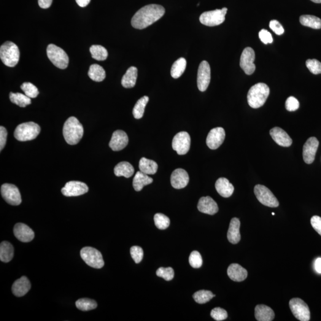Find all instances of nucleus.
Here are the masks:
<instances>
[{
  "label": "nucleus",
  "mask_w": 321,
  "mask_h": 321,
  "mask_svg": "<svg viewBox=\"0 0 321 321\" xmlns=\"http://www.w3.org/2000/svg\"><path fill=\"white\" fill-rule=\"evenodd\" d=\"M137 77V69L135 67H131L127 71L121 80V84L124 88H132L136 85Z\"/></svg>",
  "instance_id": "nucleus-28"
},
{
  "label": "nucleus",
  "mask_w": 321,
  "mask_h": 321,
  "mask_svg": "<svg viewBox=\"0 0 321 321\" xmlns=\"http://www.w3.org/2000/svg\"><path fill=\"white\" fill-rule=\"evenodd\" d=\"M255 317L258 321H272L274 319L275 314L271 307L258 304L255 307Z\"/></svg>",
  "instance_id": "nucleus-27"
},
{
  "label": "nucleus",
  "mask_w": 321,
  "mask_h": 321,
  "mask_svg": "<svg viewBox=\"0 0 321 321\" xmlns=\"http://www.w3.org/2000/svg\"><path fill=\"white\" fill-rule=\"evenodd\" d=\"M40 132V126L32 122L24 123L17 126L15 129L14 136L19 141H32L37 138Z\"/></svg>",
  "instance_id": "nucleus-5"
},
{
  "label": "nucleus",
  "mask_w": 321,
  "mask_h": 321,
  "mask_svg": "<svg viewBox=\"0 0 321 321\" xmlns=\"http://www.w3.org/2000/svg\"><path fill=\"white\" fill-rule=\"evenodd\" d=\"M198 208L199 211L211 215L215 214L218 211L217 202L209 196L202 197L199 199Z\"/></svg>",
  "instance_id": "nucleus-22"
},
{
  "label": "nucleus",
  "mask_w": 321,
  "mask_h": 321,
  "mask_svg": "<svg viewBox=\"0 0 321 321\" xmlns=\"http://www.w3.org/2000/svg\"><path fill=\"white\" fill-rule=\"evenodd\" d=\"M241 221L237 218H232L227 232L228 241L232 244H237L241 241V236L240 233Z\"/></svg>",
  "instance_id": "nucleus-26"
},
{
  "label": "nucleus",
  "mask_w": 321,
  "mask_h": 321,
  "mask_svg": "<svg viewBox=\"0 0 321 321\" xmlns=\"http://www.w3.org/2000/svg\"><path fill=\"white\" fill-rule=\"evenodd\" d=\"M31 284L26 277H21L20 279L16 280L12 285V292L17 297L25 296L30 290Z\"/></svg>",
  "instance_id": "nucleus-24"
},
{
  "label": "nucleus",
  "mask_w": 321,
  "mask_h": 321,
  "mask_svg": "<svg viewBox=\"0 0 321 321\" xmlns=\"http://www.w3.org/2000/svg\"><path fill=\"white\" fill-rule=\"evenodd\" d=\"M211 316L215 321H221L226 320L228 317V314L226 310L221 307H215L212 310Z\"/></svg>",
  "instance_id": "nucleus-46"
},
{
  "label": "nucleus",
  "mask_w": 321,
  "mask_h": 321,
  "mask_svg": "<svg viewBox=\"0 0 321 321\" xmlns=\"http://www.w3.org/2000/svg\"><path fill=\"white\" fill-rule=\"evenodd\" d=\"M139 167L140 170L147 175L155 174L158 170V164L156 162L144 157L140 160Z\"/></svg>",
  "instance_id": "nucleus-31"
},
{
  "label": "nucleus",
  "mask_w": 321,
  "mask_h": 321,
  "mask_svg": "<svg viewBox=\"0 0 321 321\" xmlns=\"http://www.w3.org/2000/svg\"><path fill=\"white\" fill-rule=\"evenodd\" d=\"M156 274L158 277L163 278L164 280L168 282L173 279L174 277V269L171 267H168V268L161 267L157 269Z\"/></svg>",
  "instance_id": "nucleus-43"
},
{
  "label": "nucleus",
  "mask_w": 321,
  "mask_h": 321,
  "mask_svg": "<svg viewBox=\"0 0 321 321\" xmlns=\"http://www.w3.org/2000/svg\"><path fill=\"white\" fill-rule=\"evenodd\" d=\"M131 254L135 263L139 264L144 257V250L141 247L134 246L131 248Z\"/></svg>",
  "instance_id": "nucleus-47"
},
{
  "label": "nucleus",
  "mask_w": 321,
  "mask_h": 321,
  "mask_svg": "<svg viewBox=\"0 0 321 321\" xmlns=\"http://www.w3.org/2000/svg\"><path fill=\"white\" fill-rule=\"evenodd\" d=\"M76 306L78 309L82 311H89L95 309L97 307V303L95 301L90 299H80L76 302Z\"/></svg>",
  "instance_id": "nucleus-40"
},
{
  "label": "nucleus",
  "mask_w": 321,
  "mask_h": 321,
  "mask_svg": "<svg viewBox=\"0 0 321 321\" xmlns=\"http://www.w3.org/2000/svg\"><path fill=\"white\" fill-rule=\"evenodd\" d=\"M300 22L302 25L315 29L321 28V19L312 15H302L300 17Z\"/></svg>",
  "instance_id": "nucleus-34"
},
{
  "label": "nucleus",
  "mask_w": 321,
  "mask_h": 321,
  "mask_svg": "<svg viewBox=\"0 0 321 321\" xmlns=\"http://www.w3.org/2000/svg\"><path fill=\"white\" fill-rule=\"evenodd\" d=\"M311 1L315 2V3H321V0H311Z\"/></svg>",
  "instance_id": "nucleus-56"
},
{
  "label": "nucleus",
  "mask_w": 321,
  "mask_h": 321,
  "mask_svg": "<svg viewBox=\"0 0 321 321\" xmlns=\"http://www.w3.org/2000/svg\"><path fill=\"white\" fill-rule=\"evenodd\" d=\"M311 223L314 230L321 236V218L319 216H314L311 218Z\"/></svg>",
  "instance_id": "nucleus-51"
},
{
  "label": "nucleus",
  "mask_w": 321,
  "mask_h": 321,
  "mask_svg": "<svg viewBox=\"0 0 321 321\" xmlns=\"http://www.w3.org/2000/svg\"><path fill=\"white\" fill-rule=\"evenodd\" d=\"M114 171L116 176L129 178L133 176L134 169L132 164L128 162L123 161L118 163L115 167Z\"/></svg>",
  "instance_id": "nucleus-30"
},
{
  "label": "nucleus",
  "mask_w": 321,
  "mask_h": 321,
  "mask_svg": "<svg viewBox=\"0 0 321 321\" xmlns=\"http://www.w3.org/2000/svg\"><path fill=\"white\" fill-rule=\"evenodd\" d=\"M186 60L184 58H180L172 64L171 75L174 79H178L185 72L186 67Z\"/></svg>",
  "instance_id": "nucleus-36"
},
{
  "label": "nucleus",
  "mask_w": 321,
  "mask_h": 321,
  "mask_svg": "<svg viewBox=\"0 0 321 321\" xmlns=\"http://www.w3.org/2000/svg\"><path fill=\"white\" fill-rule=\"evenodd\" d=\"M189 182V176L185 170L177 169L172 172L171 176V184L174 189H181L186 187Z\"/></svg>",
  "instance_id": "nucleus-19"
},
{
  "label": "nucleus",
  "mask_w": 321,
  "mask_h": 321,
  "mask_svg": "<svg viewBox=\"0 0 321 321\" xmlns=\"http://www.w3.org/2000/svg\"><path fill=\"white\" fill-rule=\"evenodd\" d=\"M10 99L12 103L20 107H26L31 104V98L26 96L25 94L21 93H11L10 94Z\"/></svg>",
  "instance_id": "nucleus-35"
},
{
  "label": "nucleus",
  "mask_w": 321,
  "mask_h": 321,
  "mask_svg": "<svg viewBox=\"0 0 321 321\" xmlns=\"http://www.w3.org/2000/svg\"><path fill=\"white\" fill-rule=\"evenodd\" d=\"M259 37H260L261 41L265 44H271L273 42V39L270 32H269L266 29H262L259 33Z\"/></svg>",
  "instance_id": "nucleus-50"
},
{
  "label": "nucleus",
  "mask_w": 321,
  "mask_h": 321,
  "mask_svg": "<svg viewBox=\"0 0 321 321\" xmlns=\"http://www.w3.org/2000/svg\"><path fill=\"white\" fill-rule=\"evenodd\" d=\"M272 215H275L274 212H272Z\"/></svg>",
  "instance_id": "nucleus-57"
},
{
  "label": "nucleus",
  "mask_w": 321,
  "mask_h": 321,
  "mask_svg": "<svg viewBox=\"0 0 321 321\" xmlns=\"http://www.w3.org/2000/svg\"><path fill=\"white\" fill-rule=\"evenodd\" d=\"M53 0H38L39 7L42 9H48L52 4Z\"/></svg>",
  "instance_id": "nucleus-53"
},
{
  "label": "nucleus",
  "mask_w": 321,
  "mask_h": 321,
  "mask_svg": "<svg viewBox=\"0 0 321 321\" xmlns=\"http://www.w3.org/2000/svg\"><path fill=\"white\" fill-rule=\"evenodd\" d=\"M189 261L191 266L194 268H200L202 265V263H203L200 253L198 252V251H193L190 253Z\"/></svg>",
  "instance_id": "nucleus-44"
},
{
  "label": "nucleus",
  "mask_w": 321,
  "mask_h": 321,
  "mask_svg": "<svg viewBox=\"0 0 321 321\" xmlns=\"http://www.w3.org/2000/svg\"><path fill=\"white\" fill-rule=\"evenodd\" d=\"M153 182L152 178L148 176L141 171L137 172L133 180L134 189L137 191L142 190L144 186L151 184Z\"/></svg>",
  "instance_id": "nucleus-29"
},
{
  "label": "nucleus",
  "mask_w": 321,
  "mask_h": 321,
  "mask_svg": "<svg viewBox=\"0 0 321 321\" xmlns=\"http://www.w3.org/2000/svg\"><path fill=\"white\" fill-rule=\"evenodd\" d=\"M255 53L252 48L247 47L243 51L240 66L247 75H252L255 71L256 66L254 64Z\"/></svg>",
  "instance_id": "nucleus-13"
},
{
  "label": "nucleus",
  "mask_w": 321,
  "mask_h": 321,
  "mask_svg": "<svg viewBox=\"0 0 321 321\" xmlns=\"http://www.w3.org/2000/svg\"><path fill=\"white\" fill-rule=\"evenodd\" d=\"M227 10L226 7H224L222 9L204 12L199 18V20L202 24L208 26L220 25L225 21Z\"/></svg>",
  "instance_id": "nucleus-8"
},
{
  "label": "nucleus",
  "mask_w": 321,
  "mask_h": 321,
  "mask_svg": "<svg viewBox=\"0 0 321 321\" xmlns=\"http://www.w3.org/2000/svg\"><path fill=\"white\" fill-rule=\"evenodd\" d=\"M162 5L150 4L137 11L132 18L131 23L134 28L143 29L152 25L165 14Z\"/></svg>",
  "instance_id": "nucleus-1"
},
{
  "label": "nucleus",
  "mask_w": 321,
  "mask_h": 321,
  "mask_svg": "<svg viewBox=\"0 0 321 321\" xmlns=\"http://www.w3.org/2000/svg\"><path fill=\"white\" fill-rule=\"evenodd\" d=\"M80 256L87 265L94 268L100 269L104 265V261L101 253L95 248L83 247L80 250Z\"/></svg>",
  "instance_id": "nucleus-7"
},
{
  "label": "nucleus",
  "mask_w": 321,
  "mask_h": 321,
  "mask_svg": "<svg viewBox=\"0 0 321 321\" xmlns=\"http://www.w3.org/2000/svg\"><path fill=\"white\" fill-rule=\"evenodd\" d=\"M13 232L16 238L22 242H31L34 239L35 233L29 226L23 223H18L14 227Z\"/></svg>",
  "instance_id": "nucleus-20"
},
{
  "label": "nucleus",
  "mask_w": 321,
  "mask_h": 321,
  "mask_svg": "<svg viewBox=\"0 0 321 321\" xmlns=\"http://www.w3.org/2000/svg\"><path fill=\"white\" fill-rule=\"evenodd\" d=\"M63 132L67 144L75 145L77 144L82 138L84 129L76 118L71 117L64 123Z\"/></svg>",
  "instance_id": "nucleus-2"
},
{
  "label": "nucleus",
  "mask_w": 321,
  "mask_h": 321,
  "mask_svg": "<svg viewBox=\"0 0 321 321\" xmlns=\"http://www.w3.org/2000/svg\"><path fill=\"white\" fill-rule=\"evenodd\" d=\"M254 193L258 200L264 206L276 208L279 206V202L272 191L266 186L258 185L254 188Z\"/></svg>",
  "instance_id": "nucleus-9"
},
{
  "label": "nucleus",
  "mask_w": 321,
  "mask_h": 321,
  "mask_svg": "<svg viewBox=\"0 0 321 321\" xmlns=\"http://www.w3.org/2000/svg\"><path fill=\"white\" fill-rule=\"evenodd\" d=\"M154 222L156 227L160 230H165L170 225L169 218L161 213H158L155 215Z\"/></svg>",
  "instance_id": "nucleus-41"
},
{
  "label": "nucleus",
  "mask_w": 321,
  "mask_h": 321,
  "mask_svg": "<svg viewBox=\"0 0 321 321\" xmlns=\"http://www.w3.org/2000/svg\"><path fill=\"white\" fill-rule=\"evenodd\" d=\"M129 142V138L126 132L118 130L113 133L109 147L113 151H119L126 148Z\"/></svg>",
  "instance_id": "nucleus-18"
},
{
  "label": "nucleus",
  "mask_w": 321,
  "mask_h": 321,
  "mask_svg": "<svg viewBox=\"0 0 321 321\" xmlns=\"http://www.w3.org/2000/svg\"><path fill=\"white\" fill-rule=\"evenodd\" d=\"M315 269L318 273L321 274V258H318L315 262Z\"/></svg>",
  "instance_id": "nucleus-54"
},
{
  "label": "nucleus",
  "mask_w": 321,
  "mask_h": 321,
  "mask_svg": "<svg viewBox=\"0 0 321 321\" xmlns=\"http://www.w3.org/2000/svg\"><path fill=\"white\" fill-rule=\"evenodd\" d=\"M77 4L81 7H85L90 3L91 0H76Z\"/></svg>",
  "instance_id": "nucleus-55"
},
{
  "label": "nucleus",
  "mask_w": 321,
  "mask_h": 321,
  "mask_svg": "<svg viewBox=\"0 0 321 321\" xmlns=\"http://www.w3.org/2000/svg\"><path fill=\"white\" fill-rule=\"evenodd\" d=\"M291 311L297 319L301 321H309L311 318L308 306L299 298L291 299L289 302Z\"/></svg>",
  "instance_id": "nucleus-10"
},
{
  "label": "nucleus",
  "mask_w": 321,
  "mask_h": 321,
  "mask_svg": "<svg viewBox=\"0 0 321 321\" xmlns=\"http://www.w3.org/2000/svg\"><path fill=\"white\" fill-rule=\"evenodd\" d=\"M14 255V248L8 242H2L0 245V260L7 263L12 260Z\"/></svg>",
  "instance_id": "nucleus-32"
},
{
  "label": "nucleus",
  "mask_w": 321,
  "mask_h": 321,
  "mask_svg": "<svg viewBox=\"0 0 321 321\" xmlns=\"http://www.w3.org/2000/svg\"><path fill=\"white\" fill-rule=\"evenodd\" d=\"M92 57L98 61L106 60L108 57V51L106 48L99 45H94L90 48Z\"/></svg>",
  "instance_id": "nucleus-38"
},
{
  "label": "nucleus",
  "mask_w": 321,
  "mask_h": 321,
  "mask_svg": "<svg viewBox=\"0 0 321 321\" xmlns=\"http://www.w3.org/2000/svg\"><path fill=\"white\" fill-rule=\"evenodd\" d=\"M299 106H300V104H299L298 99L295 97H288L287 100H286L285 108L288 112H295V111L298 110Z\"/></svg>",
  "instance_id": "nucleus-48"
},
{
  "label": "nucleus",
  "mask_w": 321,
  "mask_h": 321,
  "mask_svg": "<svg viewBox=\"0 0 321 321\" xmlns=\"http://www.w3.org/2000/svg\"><path fill=\"white\" fill-rule=\"evenodd\" d=\"M215 189L217 192L223 198H229L234 192L233 185L225 177H221L215 183Z\"/></svg>",
  "instance_id": "nucleus-25"
},
{
  "label": "nucleus",
  "mask_w": 321,
  "mask_h": 321,
  "mask_svg": "<svg viewBox=\"0 0 321 321\" xmlns=\"http://www.w3.org/2000/svg\"><path fill=\"white\" fill-rule=\"evenodd\" d=\"M319 147V141L315 137L307 140L303 148V160L306 164H312L315 160V155Z\"/></svg>",
  "instance_id": "nucleus-17"
},
{
  "label": "nucleus",
  "mask_w": 321,
  "mask_h": 321,
  "mask_svg": "<svg viewBox=\"0 0 321 321\" xmlns=\"http://www.w3.org/2000/svg\"><path fill=\"white\" fill-rule=\"evenodd\" d=\"M48 58L54 65L60 69H65L69 65V58L65 51L55 44H50L47 48Z\"/></svg>",
  "instance_id": "nucleus-6"
},
{
  "label": "nucleus",
  "mask_w": 321,
  "mask_h": 321,
  "mask_svg": "<svg viewBox=\"0 0 321 321\" xmlns=\"http://www.w3.org/2000/svg\"><path fill=\"white\" fill-rule=\"evenodd\" d=\"M7 132L4 127H0V151H2L6 144Z\"/></svg>",
  "instance_id": "nucleus-52"
},
{
  "label": "nucleus",
  "mask_w": 321,
  "mask_h": 321,
  "mask_svg": "<svg viewBox=\"0 0 321 321\" xmlns=\"http://www.w3.org/2000/svg\"><path fill=\"white\" fill-rule=\"evenodd\" d=\"M211 81V68L207 61L201 62L199 65L198 72V79L197 84L199 90L201 92L206 91Z\"/></svg>",
  "instance_id": "nucleus-14"
},
{
  "label": "nucleus",
  "mask_w": 321,
  "mask_h": 321,
  "mask_svg": "<svg viewBox=\"0 0 321 321\" xmlns=\"http://www.w3.org/2000/svg\"><path fill=\"white\" fill-rule=\"evenodd\" d=\"M215 297L213 295L211 291L208 290H200L193 294V298L196 303L199 304H204L211 300Z\"/></svg>",
  "instance_id": "nucleus-39"
},
{
  "label": "nucleus",
  "mask_w": 321,
  "mask_h": 321,
  "mask_svg": "<svg viewBox=\"0 0 321 321\" xmlns=\"http://www.w3.org/2000/svg\"><path fill=\"white\" fill-rule=\"evenodd\" d=\"M148 101H149V97L147 96H143L137 101L133 110V115L136 119L142 118Z\"/></svg>",
  "instance_id": "nucleus-37"
},
{
  "label": "nucleus",
  "mask_w": 321,
  "mask_h": 321,
  "mask_svg": "<svg viewBox=\"0 0 321 321\" xmlns=\"http://www.w3.org/2000/svg\"><path fill=\"white\" fill-rule=\"evenodd\" d=\"M0 58L5 66L13 67L17 65L20 58L18 46L12 42H5L0 48Z\"/></svg>",
  "instance_id": "nucleus-4"
},
{
  "label": "nucleus",
  "mask_w": 321,
  "mask_h": 321,
  "mask_svg": "<svg viewBox=\"0 0 321 321\" xmlns=\"http://www.w3.org/2000/svg\"><path fill=\"white\" fill-rule=\"evenodd\" d=\"M21 89L25 95L30 98H35L38 95L39 91L36 86L30 82H25L21 85Z\"/></svg>",
  "instance_id": "nucleus-42"
},
{
  "label": "nucleus",
  "mask_w": 321,
  "mask_h": 321,
  "mask_svg": "<svg viewBox=\"0 0 321 321\" xmlns=\"http://www.w3.org/2000/svg\"><path fill=\"white\" fill-rule=\"evenodd\" d=\"M88 76L92 80L99 82L105 79L106 74L103 67L98 64H94L90 66Z\"/></svg>",
  "instance_id": "nucleus-33"
},
{
  "label": "nucleus",
  "mask_w": 321,
  "mask_h": 321,
  "mask_svg": "<svg viewBox=\"0 0 321 321\" xmlns=\"http://www.w3.org/2000/svg\"><path fill=\"white\" fill-rule=\"evenodd\" d=\"M190 137L188 132H179L172 139V149L180 155H185L190 150Z\"/></svg>",
  "instance_id": "nucleus-11"
},
{
  "label": "nucleus",
  "mask_w": 321,
  "mask_h": 321,
  "mask_svg": "<svg viewBox=\"0 0 321 321\" xmlns=\"http://www.w3.org/2000/svg\"><path fill=\"white\" fill-rule=\"evenodd\" d=\"M228 276L231 280L236 282L244 281L247 277V271L239 264H232L227 269Z\"/></svg>",
  "instance_id": "nucleus-23"
},
{
  "label": "nucleus",
  "mask_w": 321,
  "mask_h": 321,
  "mask_svg": "<svg viewBox=\"0 0 321 321\" xmlns=\"http://www.w3.org/2000/svg\"><path fill=\"white\" fill-rule=\"evenodd\" d=\"M226 132L222 128L212 129L207 137V145L211 150H217L225 141Z\"/></svg>",
  "instance_id": "nucleus-16"
},
{
  "label": "nucleus",
  "mask_w": 321,
  "mask_h": 321,
  "mask_svg": "<svg viewBox=\"0 0 321 321\" xmlns=\"http://www.w3.org/2000/svg\"><path fill=\"white\" fill-rule=\"evenodd\" d=\"M89 188L85 183L78 181H71L67 183L62 189L63 195L67 197L78 196L88 192Z\"/></svg>",
  "instance_id": "nucleus-15"
},
{
  "label": "nucleus",
  "mask_w": 321,
  "mask_h": 321,
  "mask_svg": "<svg viewBox=\"0 0 321 321\" xmlns=\"http://www.w3.org/2000/svg\"><path fill=\"white\" fill-rule=\"evenodd\" d=\"M306 65L312 74L314 75L321 74V63L316 59H308L306 61Z\"/></svg>",
  "instance_id": "nucleus-45"
},
{
  "label": "nucleus",
  "mask_w": 321,
  "mask_h": 321,
  "mask_svg": "<svg viewBox=\"0 0 321 321\" xmlns=\"http://www.w3.org/2000/svg\"><path fill=\"white\" fill-rule=\"evenodd\" d=\"M269 28L272 31L276 33L278 36H282L284 32V29L283 27L276 20H272L269 23Z\"/></svg>",
  "instance_id": "nucleus-49"
},
{
  "label": "nucleus",
  "mask_w": 321,
  "mask_h": 321,
  "mask_svg": "<svg viewBox=\"0 0 321 321\" xmlns=\"http://www.w3.org/2000/svg\"><path fill=\"white\" fill-rule=\"evenodd\" d=\"M1 193L2 198L8 204L12 206H19L21 203V198L19 190L14 185H2L1 188Z\"/></svg>",
  "instance_id": "nucleus-12"
},
{
  "label": "nucleus",
  "mask_w": 321,
  "mask_h": 321,
  "mask_svg": "<svg viewBox=\"0 0 321 321\" xmlns=\"http://www.w3.org/2000/svg\"><path fill=\"white\" fill-rule=\"evenodd\" d=\"M270 90L264 83H256L250 88L247 94V102L250 107L259 109L265 103Z\"/></svg>",
  "instance_id": "nucleus-3"
},
{
  "label": "nucleus",
  "mask_w": 321,
  "mask_h": 321,
  "mask_svg": "<svg viewBox=\"0 0 321 321\" xmlns=\"http://www.w3.org/2000/svg\"><path fill=\"white\" fill-rule=\"evenodd\" d=\"M269 134L276 144L281 147H289L292 144L293 141L290 136L279 127L272 128Z\"/></svg>",
  "instance_id": "nucleus-21"
}]
</instances>
